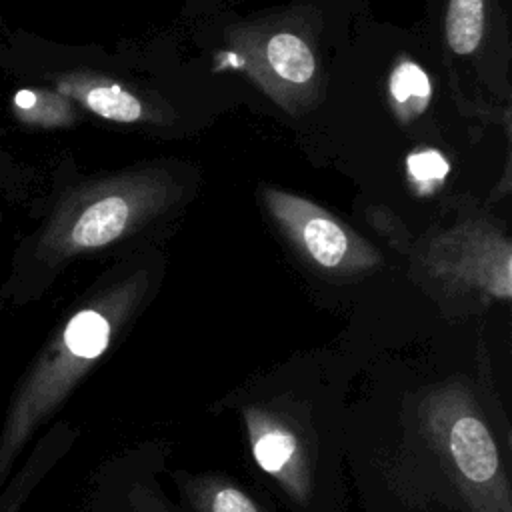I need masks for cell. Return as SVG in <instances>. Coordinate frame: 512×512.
<instances>
[{
    "label": "cell",
    "mask_w": 512,
    "mask_h": 512,
    "mask_svg": "<svg viewBox=\"0 0 512 512\" xmlns=\"http://www.w3.org/2000/svg\"><path fill=\"white\" fill-rule=\"evenodd\" d=\"M62 92H68L84 102L94 114L114 120V122H134L142 116L140 102L124 88L108 82H88V80H62Z\"/></svg>",
    "instance_id": "277c9868"
},
{
    "label": "cell",
    "mask_w": 512,
    "mask_h": 512,
    "mask_svg": "<svg viewBox=\"0 0 512 512\" xmlns=\"http://www.w3.org/2000/svg\"><path fill=\"white\" fill-rule=\"evenodd\" d=\"M268 62L278 76L296 84L310 80L314 74V56L294 34H276L270 38Z\"/></svg>",
    "instance_id": "8992f818"
},
{
    "label": "cell",
    "mask_w": 512,
    "mask_h": 512,
    "mask_svg": "<svg viewBox=\"0 0 512 512\" xmlns=\"http://www.w3.org/2000/svg\"><path fill=\"white\" fill-rule=\"evenodd\" d=\"M212 512H258L250 498L236 488H222L212 498Z\"/></svg>",
    "instance_id": "7c38bea8"
},
{
    "label": "cell",
    "mask_w": 512,
    "mask_h": 512,
    "mask_svg": "<svg viewBox=\"0 0 512 512\" xmlns=\"http://www.w3.org/2000/svg\"><path fill=\"white\" fill-rule=\"evenodd\" d=\"M448 452L458 474L470 484L488 486L498 480V450L480 418L462 414L450 424Z\"/></svg>",
    "instance_id": "6da1fadb"
},
{
    "label": "cell",
    "mask_w": 512,
    "mask_h": 512,
    "mask_svg": "<svg viewBox=\"0 0 512 512\" xmlns=\"http://www.w3.org/2000/svg\"><path fill=\"white\" fill-rule=\"evenodd\" d=\"M130 218V204L120 196H104L80 210L66 230L52 232L54 250L72 252L100 248L118 238Z\"/></svg>",
    "instance_id": "7a4b0ae2"
},
{
    "label": "cell",
    "mask_w": 512,
    "mask_h": 512,
    "mask_svg": "<svg viewBox=\"0 0 512 512\" xmlns=\"http://www.w3.org/2000/svg\"><path fill=\"white\" fill-rule=\"evenodd\" d=\"M12 110L14 114L28 124H62L68 118V106L66 102L50 92L34 90V88H22L12 98Z\"/></svg>",
    "instance_id": "52a82bcc"
},
{
    "label": "cell",
    "mask_w": 512,
    "mask_h": 512,
    "mask_svg": "<svg viewBox=\"0 0 512 512\" xmlns=\"http://www.w3.org/2000/svg\"><path fill=\"white\" fill-rule=\"evenodd\" d=\"M390 92L402 108L410 112H420L428 104L432 86L420 66H416L414 62H402L390 78Z\"/></svg>",
    "instance_id": "ba28073f"
},
{
    "label": "cell",
    "mask_w": 512,
    "mask_h": 512,
    "mask_svg": "<svg viewBox=\"0 0 512 512\" xmlns=\"http://www.w3.org/2000/svg\"><path fill=\"white\" fill-rule=\"evenodd\" d=\"M294 438L282 430L264 432L254 442V458L266 472L282 470L294 454Z\"/></svg>",
    "instance_id": "30bf717a"
},
{
    "label": "cell",
    "mask_w": 512,
    "mask_h": 512,
    "mask_svg": "<svg viewBox=\"0 0 512 512\" xmlns=\"http://www.w3.org/2000/svg\"><path fill=\"white\" fill-rule=\"evenodd\" d=\"M48 462L50 460L44 456V448L40 450V446H38V450L30 456L26 468H22L18 472V476H14L10 480L6 494L0 498V512H16L20 508V504L26 500L28 492L40 480L44 470L50 466Z\"/></svg>",
    "instance_id": "9c48e42d"
},
{
    "label": "cell",
    "mask_w": 512,
    "mask_h": 512,
    "mask_svg": "<svg viewBox=\"0 0 512 512\" xmlns=\"http://www.w3.org/2000/svg\"><path fill=\"white\" fill-rule=\"evenodd\" d=\"M448 170V162L436 150L414 152L408 156V172L418 182H440Z\"/></svg>",
    "instance_id": "8fae6325"
},
{
    "label": "cell",
    "mask_w": 512,
    "mask_h": 512,
    "mask_svg": "<svg viewBox=\"0 0 512 512\" xmlns=\"http://www.w3.org/2000/svg\"><path fill=\"white\" fill-rule=\"evenodd\" d=\"M484 2L482 0H450L446 14V38L450 48L464 56L476 50L482 38Z\"/></svg>",
    "instance_id": "5b68a950"
},
{
    "label": "cell",
    "mask_w": 512,
    "mask_h": 512,
    "mask_svg": "<svg viewBox=\"0 0 512 512\" xmlns=\"http://www.w3.org/2000/svg\"><path fill=\"white\" fill-rule=\"evenodd\" d=\"M272 198L278 200V204L282 206L278 212L282 214V218L290 220L308 254L318 264L334 268L348 256L350 240L334 220L308 204L296 202V198L282 194H272Z\"/></svg>",
    "instance_id": "3957f363"
}]
</instances>
